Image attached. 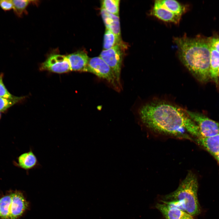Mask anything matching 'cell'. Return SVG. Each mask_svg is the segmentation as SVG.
I'll return each mask as SVG.
<instances>
[{
	"instance_id": "obj_1",
	"label": "cell",
	"mask_w": 219,
	"mask_h": 219,
	"mask_svg": "<svg viewBox=\"0 0 219 219\" xmlns=\"http://www.w3.org/2000/svg\"><path fill=\"white\" fill-rule=\"evenodd\" d=\"M138 114L143 124L155 132L187 138V133L196 138L202 137L187 110L172 103L151 101L142 106Z\"/></svg>"
},
{
	"instance_id": "obj_2",
	"label": "cell",
	"mask_w": 219,
	"mask_h": 219,
	"mask_svg": "<svg viewBox=\"0 0 219 219\" xmlns=\"http://www.w3.org/2000/svg\"><path fill=\"white\" fill-rule=\"evenodd\" d=\"M180 61L199 82L205 83L210 79V50L209 39L190 38L186 35L175 38Z\"/></svg>"
},
{
	"instance_id": "obj_3",
	"label": "cell",
	"mask_w": 219,
	"mask_h": 219,
	"mask_svg": "<svg viewBox=\"0 0 219 219\" xmlns=\"http://www.w3.org/2000/svg\"><path fill=\"white\" fill-rule=\"evenodd\" d=\"M198 189L197 177L190 171L175 190L162 196L160 201H177L181 205L184 211L192 216H196L200 212L197 197Z\"/></svg>"
},
{
	"instance_id": "obj_4",
	"label": "cell",
	"mask_w": 219,
	"mask_h": 219,
	"mask_svg": "<svg viewBox=\"0 0 219 219\" xmlns=\"http://www.w3.org/2000/svg\"><path fill=\"white\" fill-rule=\"evenodd\" d=\"M85 72L92 73L105 80L117 91L121 88L112 70L99 56L89 58Z\"/></svg>"
},
{
	"instance_id": "obj_5",
	"label": "cell",
	"mask_w": 219,
	"mask_h": 219,
	"mask_svg": "<svg viewBox=\"0 0 219 219\" xmlns=\"http://www.w3.org/2000/svg\"><path fill=\"white\" fill-rule=\"evenodd\" d=\"M123 43L112 48L103 50L99 57L109 65L113 71L118 82L120 83V73L123 55Z\"/></svg>"
},
{
	"instance_id": "obj_6",
	"label": "cell",
	"mask_w": 219,
	"mask_h": 219,
	"mask_svg": "<svg viewBox=\"0 0 219 219\" xmlns=\"http://www.w3.org/2000/svg\"><path fill=\"white\" fill-rule=\"evenodd\" d=\"M187 112L198 126L202 137H210L219 134V122L198 113L188 110Z\"/></svg>"
},
{
	"instance_id": "obj_7",
	"label": "cell",
	"mask_w": 219,
	"mask_h": 219,
	"mask_svg": "<svg viewBox=\"0 0 219 219\" xmlns=\"http://www.w3.org/2000/svg\"><path fill=\"white\" fill-rule=\"evenodd\" d=\"M41 70L47 71L58 74L71 71L68 61L66 56L58 54L49 55L40 67Z\"/></svg>"
},
{
	"instance_id": "obj_8",
	"label": "cell",
	"mask_w": 219,
	"mask_h": 219,
	"mask_svg": "<svg viewBox=\"0 0 219 219\" xmlns=\"http://www.w3.org/2000/svg\"><path fill=\"white\" fill-rule=\"evenodd\" d=\"M11 200L9 206V219H18L27 208L28 203L23 193L16 191L11 193Z\"/></svg>"
},
{
	"instance_id": "obj_9",
	"label": "cell",
	"mask_w": 219,
	"mask_h": 219,
	"mask_svg": "<svg viewBox=\"0 0 219 219\" xmlns=\"http://www.w3.org/2000/svg\"><path fill=\"white\" fill-rule=\"evenodd\" d=\"M151 15L166 22L177 24L180 22L182 16L176 14L168 10L155 0L150 12Z\"/></svg>"
},
{
	"instance_id": "obj_10",
	"label": "cell",
	"mask_w": 219,
	"mask_h": 219,
	"mask_svg": "<svg viewBox=\"0 0 219 219\" xmlns=\"http://www.w3.org/2000/svg\"><path fill=\"white\" fill-rule=\"evenodd\" d=\"M66 56L69 62L71 71H85L89 58L85 51H77Z\"/></svg>"
},
{
	"instance_id": "obj_11",
	"label": "cell",
	"mask_w": 219,
	"mask_h": 219,
	"mask_svg": "<svg viewBox=\"0 0 219 219\" xmlns=\"http://www.w3.org/2000/svg\"><path fill=\"white\" fill-rule=\"evenodd\" d=\"M155 207L166 219H193V216L186 211L171 207L163 203H158Z\"/></svg>"
},
{
	"instance_id": "obj_12",
	"label": "cell",
	"mask_w": 219,
	"mask_h": 219,
	"mask_svg": "<svg viewBox=\"0 0 219 219\" xmlns=\"http://www.w3.org/2000/svg\"><path fill=\"white\" fill-rule=\"evenodd\" d=\"M17 165L19 167L26 171L39 168L41 167L32 149L20 155L18 158Z\"/></svg>"
},
{
	"instance_id": "obj_13",
	"label": "cell",
	"mask_w": 219,
	"mask_h": 219,
	"mask_svg": "<svg viewBox=\"0 0 219 219\" xmlns=\"http://www.w3.org/2000/svg\"><path fill=\"white\" fill-rule=\"evenodd\" d=\"M101 14L106 28L121 37L119 17L101 8Z\"/></svg>"
},
{
	"instance_id": "obj_14",
	"label": "cell",
	"mask_w": 219,
	"mask_h": 219,
	"mask_svg": "<svg viewBox=\"0 0 219 219\" xmlns=\"http://www.w3.org/2000/svg\"><path fill=\"white\" fill-rule=\"evenodd\" d=\"M198 144L215 157L219 152V134L210 137L196 138Z\"/></svg>"
},
{
	"instance_id": "obj_15",
	"label": "cell",
	"mask_w": 219,
	"mask_h": 219,
	"mask_svg": "<svg viewBox=\"0 0 219 219\" xmlns=\"http://www.w3.org/2000/svg\"><path fill=\"white\" fill-rule=\"evenodd\" d=\"M158 2L165 8L173 13L182 16L187 10V7L174 0H158Z\"/></svg>"
},
{
	"instance_id": "obj_16",
	"label": "cell",
	"mask_w": 219,
	"mask_h": 219,
	"mask_svg": "<svg viewBox=\"0 0 219 219\" xmlns=\"http://www.w3.org/2000/svg\"><path fill=\"white\" fill-rule=\"evenodd\" d=\"M210 78L217 84L218 78L217 69L219 65V53L210 46Z\"/></svg>"
},
{
	"instance_id": "obj_17",
	"label": "cell",
	"mask_w": 219,
	"mask_h": 219,
	"mask_svg": "<svg viewBox=\"0 0 219 219\" xmlns=\"http://www.w3.org/2000/svg\"><path fill=\"white\" fill-rule=\"evenodd\" d=\"M103 50H107L115 45L122 43L121 37H119L106 28L104 36Z\"/></svg>"
},
{
	"instance_id": "obj_18",
	"label": "cell",
	"mask_w": 219,
	"mask_h": 219,
	"mask_svg": "<svg viewBox=\"0 0 219 219\" xmlns=\"http://www.w3.org/2000/svg\"><path fill=\"white\" fill-rule=\"evenodd\" d=\"M11 200V193L0 198V218L9 219V207Z\"/></svg>"
},
{
	"instance_id": "obj_19",
	"label": "cell",
	"mask_w": 219,
	"mask_h": 219,
	"mask_svg": "<svg viewBox=\"0 0 219 219\" xmlns=\"http://www.w3.org/2000/svg\"><path fill=\"white\" fill-rule=\"evenodd\" d=\"M101 2L102 8L119 16L120 0H104Z\"/></svg>"
},
{
	"instance_id": "obj_20",
	"label": "cell",
	"mask_w": 219,
	"mask_h": 219,
	"mask_svg": "<svg viewBox=\"0 0 219 219\" xmlns=\"http://www.w3.org/2000/svg\"><path fill=\"white\" fill-rule=\"evenodd\" d=\"M13 3V10L15 14L19 17H21L26 11L28 5L31 1L27 0H12Z\"/></svg>"
},
{
	"instance_id": "obj_21",
	"label": "cell",
	"mask_w": 219,
	"mask_h": 219,
	"mask_svg": "<svg viewBox=\"0 0 219 219\" xmlns=\"http://www.w3.org/2000/svg\"><path fill=\"white\" fill-rule=\"evenodd\" d=\"M24 98V96H21L16 99H10L0 97V111H5L10 107L22 100Z\"/></svg>"
},
{
	"instance_id": "obj_22",
	"label": "cell",
	"mask_w": 219,
	"mask_h": 219,
	"mask_svg": "<svg viewBox=\"0 0 219 219\" xmlns=\"http://www.w3.org/2000/svg\"><path fill=\"white\" fill-rule=\"evenodd\" d=\"M3 73L0 74V97L10 99H18L19 97L15 96L10 94L5 86L3 81Z\"/></svg>"
},
{
	"instance_id": "obj_23",
	"label": "cell",
	"mask_w": 219,
	"mask_h": 219,
	"mask_svg": "<svg viewBox=\"0 0 219 219\" xmlns=\"http://www.w3.org/2000/svg\"><path fill=\"white\" fill-rule=\"evenodd\" d=\"M0 7L4 11H9L13 9L12 0H0Z\"/></svg>"
},
{
	"instance_id": "obj_24",
	"label": "cell",
	"mask_w": 219,
	"mask_h": 219,
	"mask_svg": "<svg viewBox=\"0 0 219 219\" xmlns=\"http://www.w3.org/2000/svg\"><path fill=\"white\" fill-rule=\"evenodd\" d=\"M210 46L219 53V38H213L209 39Z\"/></svg>"
},
{
	"instance_id": "obj_25",
	"label": "cell",
	"mask_w": 219,
	"mask_h": 219,
	"mask_svg": "<svg viewBox=\"0 0 219 219\" xmlns=\"http://www.w3.org/2000/svg\"><path fill=\"white\" fill-rule=\"evenodd\" d=\"M215 158H216V159L217 160V161L219 163V152L216 156L215 157Z\"/></svg>"
},
{
	"instance_id": "obj_26",
	"label": "cell",
	"mask_w": 219,
	"mask_h": 219,
	"mask_svg": "<svg viewBox=\"0 0 219 219\" xmlns=\"http://www.w3.org/2000/svg\"><path fill=\"white\" fill-rule=\"evenodd\" d=\"M217 85L218 86V87L219 89V77H218L217 82Z\"/></svg>"
},
{
	"instance_id": "obj_27",
	"label": "cell",
	"mask_w": 219,
	"mask_h": 219,
	"mask_svg": "<svg viewBox=\"0 0 219 219\" xmlns=\"http://www.w3.org/2000/svg\"><path fill=\"white\" fill-rule=\"evenodd\" d=\"M217 74H218V77H219V65L218 68L217 69Z\"/></svg>"
},
{
	"instance_id": "obj_28",
	"label": "cell",
	"mask_w": 219,
	"mask_h": 219,
	"mask_svg": "<svg viewBox=\"0 0 219 219\" xmlns=\"http://www.w3.org/2000/svg\"><path fill=\"white\" fill-rule=\"evenodd\" d=\"M1 113H0V118H1Z\"/></svg>"
}]
</instances>
